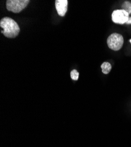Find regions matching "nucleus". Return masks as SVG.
I'll return each mask as SVG.
<instances>
[{"instance_id": "f257e3e1", "label": "nucleus", "mask_w": 131, "mask_h": 147, "mask_svg": "<svg viewBox=\"0 0 131 147\" xmlns=\"http://www.w3.org/2000/svg\"><path fill=\"white\" fill-rule=\"evenodd\" d=\"M0 27L3 29L4 35L9 38H15L20 31L18 24L9 17L2 18L0 21Z\"/></svg>"}, {"instance_id": "f03ea898", "label": "nucleus", "mask_w": 131, "mask_h": 147, "mask_svg": "<svg viewBox=\"0 0 131 147\" xmlns=\"http://www.w3.org/2000/svg\"><path fill=\"white\" fill-rule=\"evenodd\" d=\"M30 2L29 0H8L6 1V7L9 11L19 13L27 7Z\"/></svg>"}, {"instance_id": "7ed1b4c3", "label": "nucleus", "mask_w": 131, "mask_h": 147, "mask_svg": "<svg viewBox=\"0 0 131 147\" xmlns=\"http://www.w3.org/2000/svg\"><path fill=\"white\" fill-rule=\"evenodd\" d=\"M107 44L109 48L114 51L120 50L124 44L123 36L121 34L114 33L107 40Z\"/></svg>"}, {"instance_id": "20e7f679", "label": "nucleus", "mask_w": 131, "mask_h": 147, "mask_svg": "<svg viewBox=\"0 0 131 147\" xmlns=\"http://www.w3.org/2000/svg\"><path fill=\"white\" fill-rule=\"evenodd\" d=\"M129 14L123 9L115 10L112 14V20L116 24H124L129 19Z\"/></svg>"}, {"instance_id": "39448f33", "label": "nucleus", "mask_w": 131, "mask_h": 147, "mask_svg": "<svg viewBox=\"0 0 131 147\" xmlns=\"http://www.w3.org/2000/svg\"><path fill=\"white\" fill-rule=\"evenodd\" d=\"M68 4L67 0H56L55 3V8L59 16H65L68 9Z\"/></svg>"}, {"instance_id": "423d86ee", "label": "nucleus", "mask_w": 131, "mask_h": 147, "mask_svg": "<svg viewBox=\"0 0 131 147\" xmlns=\"http://www.w3.org/2000/svg\"><path fill=\"white\" fill-rule=\"evenodd\" d=\"M102 71L105 74H108L112 69V66L110 63L108 62H105L101 65Z\"/></svg>"}, {"instance_id": "0eeeda50", "label": "nucleus", "mask_w": 131, "mask_h": 147, "mask_svg": "<svg viewBox=\"0 0 131 147\" xmlns=\"http://www.w3.org/2000/svg\"><path fill=\"white\" fill-rule=\"evenodd\" d=\"M122 9L126 11L129 14H131V3L129 1H125L122 5Z\"/></svg>"}, {"instance_id": "6e6552de", "label": "nucleus", "mask_w": 131, "mask_h": 147, "mask_svg": "<svg viewBox=\"0 0 131 147\" xmlns=\"http://www.w3.org/2000/svg\"><path fill=\"white\" fill-rule=\"evenodd\" d=\"M71 77L73 80L77 81L79 78V72L77 70L74 69L71 72Z\"/></svg>"}, {"instance_id": "1a4fd4ad", "label": "nucleus", "mask_w": 131, "mask_h": 147, "mask_svg": "<svg viewBox=\"0 0 131 147\" xmlns=\"http://www.w3.org/2000/svg\"><path fill=\"white\" fill-rule=\"evenodd\" d=\"M126 24H131V17H129V19H128V21L126 22Z\"/></svg>"}, {"instance_id": "9d476101", "label": "nucleus", "mask_w": 131, "mask_h": 147, "mask_svg": "<svg viewBox=\"0 0 131 147\" xmlns=\"http://www.w3.org/2000/svg\"><path fill=\"white\" fill-rule=\"evenodd\" d=\"M130 42V43H131V40H130V41H129Z\"/></svg>"}]
</instances>
